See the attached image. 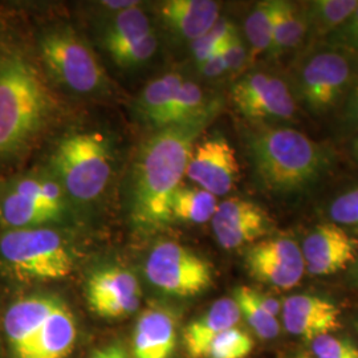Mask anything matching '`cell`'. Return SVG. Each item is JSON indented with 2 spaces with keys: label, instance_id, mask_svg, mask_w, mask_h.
<instances>
[{
  "label": "cell",
  "instance_id": "1f68e13d",
  "mask_svg": "<svg viewBox=\"0 0 358 358\" xmlns=\"http://www.w3.org/2000/svg\"><path fill=\"white\" fill-rule=\"evenodd\" d=\"M238 31L236 26L224 17H219L213 28L202 38L192 43V57L196 65L202 64L207 59L214 56L223 48L226 41Z\"/></svg>",
  "mask_w": 358,
  "mask_h": 358
},
{
  "label": "cell",
  "instance_id": "4dcf8cb0",
  "mask_svg": "<svg viewBox=\"0 0 358 358\" xmlns=\"http://www.w3.org/2000/svg\"><path fill=\"white\" fill-rule=\"evenodd\" d=\"M252 350V337L235 327L214 337L203 348L199 358H245Z\"/></svg>",
  "mask_w": 358,
  "mask_h": 358
},
{
  "label": "cell",
  "instance_id": "7bdbcfd3",
  "mask_svg": "<svg viewBox=\"0 0 358 358\" xmlns=\"http://www.w3.org/2000/svg\"><path fill=\"white\" fill-rule=\"evenodd\" d=\"M348 282L355 288H358V255L353 264L348 268Z\"/></svg>",
  "mask_w": 358,
  "mask_h": 358
},
{
  "label": "cell",
  "instance_id": "5bb4252c",
  "mask_svg": "<svg viewBox=\"0 0 358 358\" xmlns=\"http://www.w3.org/2000/svg\"><path fill=\"white\" fill-rule=\"evenodd\" d=\"M300 247L306 271L313 276H329L349 268L358 255L357 238L332 222L316 226Z\"/></svg>",
  "mask_w": 358,
  "mask_h": 358
},
{
  "label": "cell",
  "instance_id": "9c48e42d",
  "mask_svg": "<svg viewBox=\"0 0 358 358\" xmlns=\"http://www.w3.org/2000/svg\"><path fill=\"white\" fill-rule=\"evenodd\" d=\"M231 99L241 115L267 125L294 120L299 109L285 77L267 71L241 77L231 90Z\"/></svg>",
  "mask_w": 358,
  "mask_h": 358
},
{
  "label": "cell",
  "instance_id": "74e56055",
  "mask_svg": "<svg viewBox=\"0 0 358 358\" xmlns=\"http://www.w3.org/2000/svg\"><path fill=\"white\" fill-rule=\"evenodd\" d=\"M324 41L343 47L358 55V7L343 26L336 29Z\"/></svg>",
  "mask_w": 358,
  "mask_h": 358
},
{
  "label": "cell",
  "instance_id": "3957f363",
  "mask_svg": "<svg viewBox=\"0 0 358 358\" xmlns=\"http://www.w3.org/2000/svg\"><path fill=\"white\" fill-rule=\"evenodd\" d=\"M53 99L23 52L0 47V166L26 157L47 127Z\"/></svg>",
  "mask_w": 358,
  "mask_h": 358
},
{
  "label": "cell",
  "instance_id": "f546056e",
  "mask_svg": "<svg viewBox=\"0 0 358 358\" xmlns=\"http://www.w3.org/2000/svg\"><path fill=\"white\" fill-rule=\"evenodd\" d=\"M234 300L236 301L241 315L256 336L262 340H273L279 336L280 325L278 317L271 316L264 308L260 306L256 289L251 287H238L234 291Z\"/></svg>",
  "mask_w": 358,
  "mask_h": 358
},
{
  "label": "cell",
  "instance_id": "7c38bea8",
  "mask_svg": "<svg viewBox=\"0 0 358 358\" xmlns=\"http://www.w3.org/2000/svg\"><path fill=\"white\" fill-rule=\"evenodd\" d=\"M211 226L217 243L226 250H236L268 236L273 222L268 213L256 202L229 198L217 203Z\"/></svg>",
  "mask_w": 358,
  "mask_h": 358
},
{
  "label": "cell",
  "instance_id": "ba28073f",
  "mask_svg": "<svg viewBox=\"0 0 358 358\" xmlns=\"http://www.w3.org/2000/svg\"><path fill=\"white\" fill-rule=\"evenodd\" d=\"M146 276L155 288L178 297L205 292L213 284L211 264L176 242L155 244L146 260Z\"/></svg>",
  "mask_w": 358,
  "mask_h": 358
},
{
  "label": "cell",
  "instance_id": "8fae6325",
  "mask_svg": "<svg viewBox=\"0 0 358 358\" xmlns=\"http://www.w3.org/2000/svg\"><path fill=\"white\" fill-rule=\"evenodd\" d=\"M186 177L214 196L229 194L239 177V162L229 140L214 134L195 143Z\"/></svg>",
  "mask_w": 358,
  "mask_h": 358
},
{
  "label": "cell",
  "instance_id": "83f0119b",
  "mask_svg": "<svg viewBox=\"0 0 358 358\" xmlns=\"http://www.w3.org/2000/svg\"><path fill=\"white\" fill-rule=\"evenodd\" d=\"M146 13L138 7H131L117 13L103 34V47L110 55L152 34Z\"/></svg>",
  "mask_w": 358,
  "mask_h": 358
},
{
  "label": "cell",
  "instance_id": "f35d334b",
  "mask_svg": "<svg viewBox=\"0 0 358 358\" xmlns=\"http://www.w3.org/2000/svg\"><path fill=\"white\" fill-rule=\"evenodd\" d=\"M199 72L205 77L208 78H215V77L223 76L224 73H227V65L223 59L222 50L215 53L214 56H211L210 59H207L202 64L198 65Z\"/></svg>",
  "mask_w": 358,
  "mask_h": 358
},
{
  "label": "cell",
  "instance_id": "60d3db41",
  "mask_svg": "<svg viewBox=\"0 0 358 358\" xmlns=\"http://www.w3.org/2000/svg\"><path fill=\"white\" fill-rule=\"evenodd\" d=\"M256 297H257L260 306L264 308L271 316L278 317L280 315V312H282V303L279 300H276L275 297H271L268 294H262L259 291H256Z\"/></svg>",
  "mask_w": 358,
  "mask_h": 358
},
{
  "label": "cell",
  "instance_id": "f6af8a7d",
  "mask_svg": "<svg viewBox=\"0 0 358 358\" xmlns=\"http://www.w3.org/2000/svg\"><path fill=\"white\" fill-rule=\"evenodd\" d=\"M356 329H357V331H358V320H357V322H356Z\"/></svg>",
  "mask_w": 358,
  "mask_h": 358
},
{
  "label": "cell",
  "instance_id": "ac0fdd59",
  "mask_svg": "<svg viewBox=\"0 0 358 358\" xmlns=\"http://www.w3.org/2000/svg\"><path fill=\"white\" fill-rule=\"evenodd\" d=\"M159 16L169 29L192 43L219 20L220 4L213 0H167L159 7Z\"/></svg>",
  "mask_w": 358,
  "mask_h": 358
},
{
  "label": "cell",
  "instance_id": "603a6c76",
  "mask_svg": "<svg viewBox=\"0 0 358 358\" xmlns=\"http://www.w3.org/2000/svg\"><path fill=\"white\" fill-rule=\"evenodd\" d=\"M301 3L307 17L308 44L324 41L343 26L358 7V0H310Z\"/></svg>",
  "mask_w": 358,
  "mask_h": 358
},
{
  "label": "cell",
  "instance_id": "f1b7e54d",
  "mask_svg": "<svg viewBox=\"0 0 358 358\" xmlns=\"http://www.w3.org/2000/svg\"><path fill=\"white\" fill-rule=\"evenodd\" d=\"M275 24V0L257 1L244 22V35L250 45V59L268 55Z\"/></svg>",
  "mask_w": 358,
  "mask_h": 358
},
{
  "label": "cell",
  "instance_id": "7402d4cb",
  "mask_svg": "<svg viewBox=\"0 0 358 358\" xmlns=\"http://www.w3.org/2000/svg\"><path fill=\"white\" fill-rule=\"evenodd\" d=\"M51 208L10 190L0 182V229L20 230L43 227L59 219Z\"/></svg>",
  "mask_w": 358,
  "mask_h": 358
},
{
  "label": "cell",
  "instance_id": "6da1fadb",
  "mask_svg": "<svg viewBox=\"0 0 358 358\" xmlns=\"http://www.w3.org/2000/svg\"><path fill=\"white\" fill-rule=\"evenodd\" d=\"M217 115L158 129L138 152L131 185V217L142 230L164 229L170 201L186 176L194 146Z\"/></svg>",
  "mask_w": 358,
  "mask_h": 358
},
{
  "label": "cell",
  "instance_id": "4316f807",
  "mask_svg": "<svg viewBox=\"0 0 358 358\" xmlns=\"http://www.w3.org/2000/svg\"><path fill=\"white\" fill-rule=\"evenodd\" d=\"M10 190L26 196L38 205L51 208L52 211L62 215L64 208V189L57 180L38 174L15 176L1 180Z\"/></svg>",
  "mask_w": 358,
  "mask_h": 358
},
{
  "label": "cell",
  "instance_id": "4fadbf2b",
  "mask_svg": "<svg viewBox=\"0 0 358 358\" xmlns=\"http://www.w3.org/2000/svg\"><path fill=\"white\" fill-rule=\"evenodd\" d=\"M90 309L103 319H124L134 313L141 303L137 278L122 267H106L90 275L87 288Z\"/></svg>",
  "mask_w": 358,
  "mask_h": 358
},
{
  "label": "cell",
  "instance_id": "8d00e7d4",
  "mask_svg": "<svg viewBox=\"0 0 358 358\" xmlns=\"http://www.w3.org/2000/svg\"><path fill=\"white\" fill-rule=\"evenodd\" d=\"M223 59L227 65V71L232 73H239L250 60V52L239 31L231 36L222 48Z\"/></svg>",
  "mask_w": 358,
  "mask_h": 358
},
{
  "label": "cell",
  "instance_id": "9a60e30c",
  "mask_svg": "<svg viewBox=\"0 0 358 358\" xmlns=\"http://www.w3.org/2000/svg\"><path fill=\"white\" fill-rule=\"evenodd\" d=\"M57 300L52 294H27L6 309L3 331L13 358H32L38 333Z\"/></svg>",
  "mask_w": 358,
  "mask_h": 358
},
{
  "label": "cell",
  "instance_id": "bcb514c9",
  "mask_svg": "<svg viewBox=\"0 0 358 358\" xmlns=\"http://www.w3.org/2000/svg\"><path fill=\"white\" fill-rule=\"evenodd\" d=\"M300 358H308V357H300Z\"/></svg>",
  "mask_w": 358,
  "mask_h": 358
},
{
  "label": "cell",
  "instance_id": "d6986e66",
  "mask_svg": "<svg viewBox=\"0 0 358 358\" xmlns=\"http://www.w3.org/2000/svg\"><path fill=\"white\" fill-rule=\"evenodd\" d=\"M242 315L234 297L217 300L201 317L192 321L183 332V345L190 358H199L214 337L238 327Z\"/></svg>",
  "mask_w": 358,
  "mask_h": 358
},
{
  "label": "cell",
  "instance_id": "d4e9b609",
  "mask_svg": "<svg viewBox=\"0 0 358 358\" xmlns=\"http://www.w3.org/2000/svg\"><path fill=\"white\" fill-rule=\"evenodd\" d=\"M220 108L222 101L219 99H207L198 84L183 78L171 105L167 127L189 124L207 115H219Z\"/></svg>",
  "mask_w": 358,
  "mask_h": 358
},
{
  "label": "cell",
  "instance_id": "d6a6232c",
  "mask_svg": "<svg viewBox=\"0 0 358 358\" xmlns=\"http://www.w3.org/2000/svg\"><path fill=\"white\" fill-rule=\"evenodd\" d=\"M331 222L338 226L358 227V185L336 195L328 206Z\"/></svg>",
  "mask_w": 358,
  "mask_h": 358
},
{
  "label": "cell",
  "instance_id": "cb8c5ba5",
  "mask_svg": "<svg viewBox=\"0 0 358 358\" xmlns=\"http://www.w3.org/2000/svg\"><path fill=\"white\" fill-rule=\"evenodd\" d=\"M182 81L183 77L178 73H167L145 87L137 101L138 112L145 122L157 130L166 128L169 113Z\"/></svg>",
  "mask_w": 358,
  "mask_h": 358
},
{
  "label": "cell",
  "instance_id": "836d02e7",
  "mask_svg": "<svg viewBox=\"0 0 358 358\" xmlns=\"http://www.w3.org/2000/svg\"><path fill=\"white\" fill-rule=\"evenodd\" d=\"M310 350L315 358H358V348L353 341L332 333L310 340Z\"/></svg>",
  "mask_w": 358,
  "mask_h": 358
},
{
  "label": "cell",
  "instance_id": "52a82bcc",
  "mask_svg": "<svg viewBox=\"0 0 358 358\" xmlns=\"http://www.w3.org/2000/svg\"><path fill=\"white\" fill-rule=\"evenodd\" d=\"M43 63L51 76L77 93L101 90L106 76L90 45L71 28H53L38 41Z\"/></svg>",
  "mask_w": 358,
  "mask_h": 358
},
{
  "label": "cell",
  "instance_id": "8992f818",
  "mask_svg": "<svg viewBox=\"0 0 358 358\" xmlns=\"http://www.w3.org/2000/svg\"><path fill=\"white\" fill-rule=\"evenodd\" d=\"M52 167L60 185L80 202L96 199L110 177V152L99 133H76L65 137L52 155Z\"/></svg>",
  "mask_w": 358,
  "mask_h": 358
},
{
  "label": "cell",
  "instance_id": "e0dca14e",
  "mask_svg": "<svg viewBox=\"0 0 358 358\" xmlns=\"http://www.w3.org/2000/svg\"><path fill=\"white\" fill-rule=\"evenodd\" d=\"M177 337L178 320L170 308H146L133 333V358H171Z\"/></svg>",
  "mask_w": 358,
  "mask_h": 358
},
{
  "label": "cell",
  "instance_id": "d590c367",
  "mask_svg": "<svg viewBox=\"0 0 358 358\" xmlns=\"http://www.w3.org/2000/svg\"><path fill=\"white\" fill-rule=\"evenodd\" d=\"M337 112L340 131L344 136H356L358 133V76Z\"/></svg>",
  "mask_w": 358,
  "mask_h": 358
},
{
  "label": "cell",
  "instance_id": "44dd1931",
  "mask_svg": "<svg viewBox=\"0 0 358 358\" xmlns=\"http://www.w3.org/2000/svg\"><path fill=\"white\" fill-rule=\"evenodd\" d=\"M76 337V321L72 312L57 300L38 333L32 358H65L72 352Z\"/></svg>",
  "mask_w": 358,
  "mask_h": 358
},
{
  "label": "cell",
  "instance_id": "ee69618b",
  "mask_svg": "<svg viewBox=\"0 0 358 358\" xmlns=\"http://www.w3.org/2000/svg\"><path fill=\"white\" fill-rule=\"evenodd\" d=\"M349 149H350V155L353 157V159H355L356 162H358V133L356 136L352 137Z\"/></svg>",
  "mask_w": 358,
  "mask_h": 358
},
{
  "label": "cell",
  "instance_id": "30bf717a",
  "mask_svg": "<svg viewBox=\"0 0 358 358\" xmlns=\"http://www.w3.org/2000/svg\"><path fill=\"white\" fill-rule=\"evenodd\" d=\"M244 262L255 280L284 291L294 288L306 272L300 244L284 235L262 239L250 245Z\"/></svg>",
  "mask_w": 358,
  "mask_h": 358
},
{
  "label": "cell",
  "instance_id": "ab89813d",
  "mask_svg": "<svg viewBox=\"0 0 358 358\" xmlns=\"http://www.w3.org/2000/svg\"><path fill=\"white\" fill-rule=\"evenodd\" d=\"M88 358H129V356L122 344L113 343L96 349Z\"/></svg>",
  "mask_w": 358,
  "mask_h": 358
},
{
  "label": "cell",
  "instance_id": "484cf974",
  "mask_svg": "<svg viewBox=\"0 0 358 358\" xmlns=\"http://www.w3.org/2000/svg\"><path fill=\"white\" fill-rule=\"evenodd\" d=\"M217 196L198 186L180 185L171 196L170 215L183 223L202 224L211 220L217 211Z\"/></svg>",
  "mask_w": 358,
  "mask_h": 358
},
{
  "label": "cell",
  "instance_id": "e575fe53",
  "mask_svg": "<svg viewBox=\"0 0 358 358\" xmlns=\"http://www.w3.org/2000/svg\"><path fill=\"white\" fill-rule=\"evenodd\" d=\"M158 47L155 34L152 32L141 40L127 45L118 51L113 52L110 56L117 64L124 68L137 66L143 64L153 56Z\"/></svg>",
  "mask_w": 358,
  "mask_h": 358
},
{
  "label": "cell",
  "instance_id": "2e32d148",
  "mask_svg": "<svg viewBox=\"0 0 358 358\" xmlns=\"http://www.w3.org/2000/svg\"><path fill=\"white\" fill-rule=\"evenodd\" d=\"M282 322L288 332L297 337H315L341 328V312L327 297L319 294H292L282 304Z\"/></svg>",
  "mask_w": 358,
  "mask_h": 358
},
{
  "label": "cell",
  "instance_id": "ffe728a7",
  "mask_svg": "<svg viewBox=\"0 0 358 358\" xmlns=\"http://www.w3.org/2000/svg\"><path fill=\"white\" fill-rule=\"evenodd\" d=\"M308 44V23L301 1L275 0V24L269 59L301 51Z\"/></svg>",
  "mask_w": 358,
  "mask_h": 358
},
{
  "label": "cell",
  "instance_id": "b9f144b4",
  "mask_svg": "<svg viewBox=\"0 0 358 358\" xmlns=\"http://www.w3.org/2000/svg\"><path fill=\"white\" fill-rule=\"evenodd\" d=\"M103 4L108 8L118 10L121 13V11H125L131 7H137L138 1H131V0H129V1H103Z\"/></svg>",
  "mask_w": 358,
  "mask_h": 358
},
{
  "label": "cell",
  "instance_id": "7a4b0ae2",
  "mask_svg": "<svg viewBox=\"0 0 358 358\" xmlns=\"http://www.w3.org/2000/svg\"><path fill=\"white\" fill-rule=\"evenodd\" d=\"M247 148L263 190L282 198L303 196L320 185L334 165L333 152L307 134L285 125L259 124Z\"/></svg>",
  "mask_w": 358,
  "mask_h": 358
},
{
  "label": "cell",
  "instance_id": "5b68a950",
  "mask_svg": "<svg viewBox=\"0 0 358 358\" xmlns=\"http://www.w3.org/2000/svg\"><path fill=\"white\" fill-rule=\"evenodd\" d=\"M0 267L20 282L64 279L73 267L57 231L43 227L0 231Z\"/></svg>",
  "mask_w": 358,
  "mask_h": 358
},
{
  "label": "cell",
  "instance_id": "277c9868",
  "mask_svg": "<svg viewBox=\"0 0 358 358\" xmlns=\"http://www.w3.org/2000/svg\"><path fill=\"white\" fill-rule=\"evenodd\" d=\"M358 76V55L327 41L294 56L285 77L299 106L313 117L337 112Z\"/></svg>",
  "mask_w": 358,
  "mask_h": 358
}]
</instances>
